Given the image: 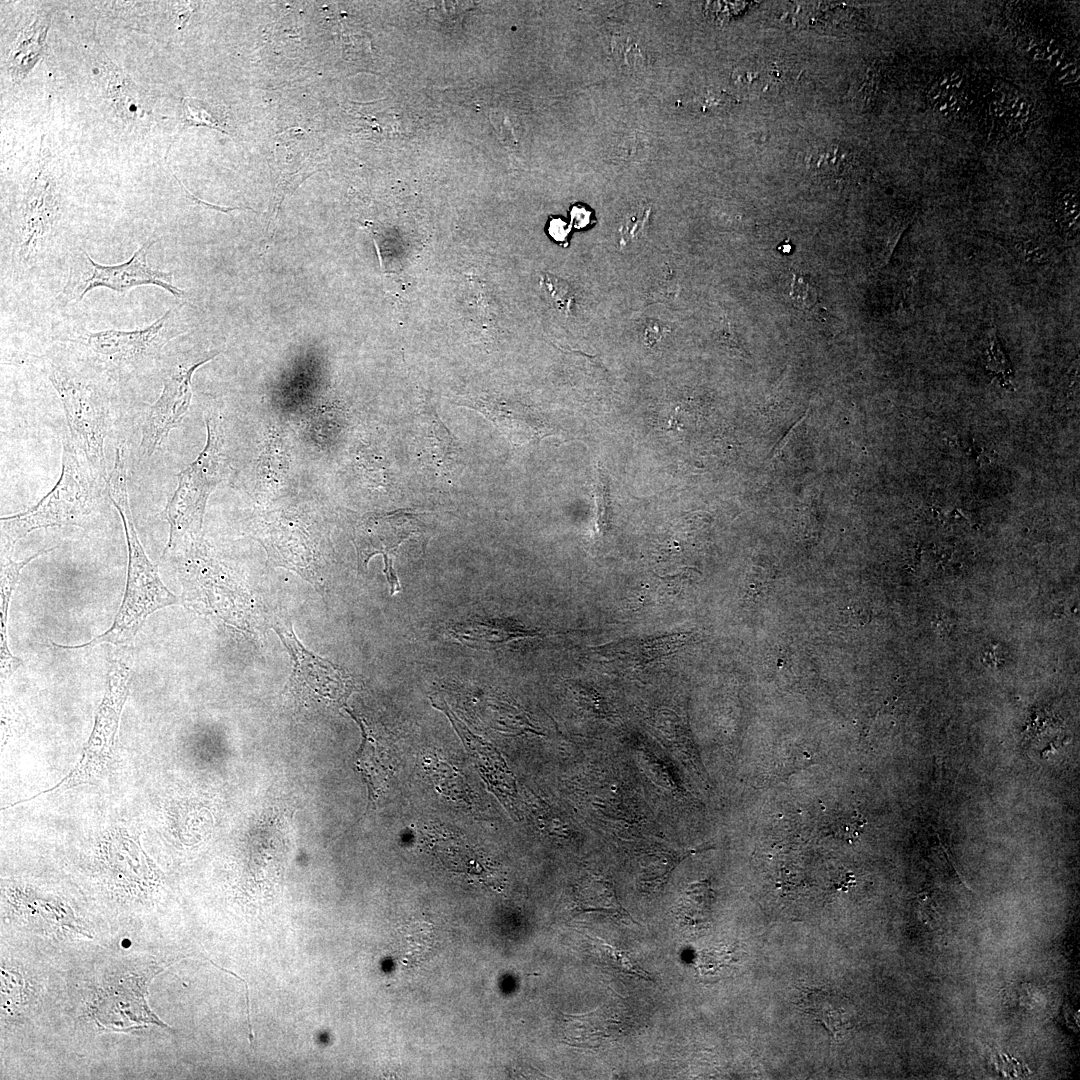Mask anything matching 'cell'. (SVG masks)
<instances>
[{
	"label": "cell",
	"instance_id": "cell-5",
	"mask_svg": "<svg viewBox=\"0 0 1080 1080\" xmlns=\"http://www.w3.org/2000/svg\"><path fill=\"white\" fill-rule=\"evenodd\" d=\"M206 444L197 458L178 474V483L164 514L169 524L171 548L188 537L200 535L207 500L225 479L229 463L222 419L206 414Z\"/></svg>",
	"mask_w": 1080,
	"mask_h": 1080
},
{
	"label": "cell",
	"instance_id": "cell-6",
	"mask_svg": "<svg viewBox=\"0 0 1080 1080\" xmlns=\"http://www.w3.org/2000/svg\"><path fill=\"white\" fill-rule=\"evenodd\" d=\"M133 663V646H116L109 660L105 693L82 758L54 789H67L91 782L109 762L116 742L120 715L129 692Z\"/></svg>",
	"mask_w": 1080,
	"mask_h": 1080
},
{
	"label": "cell",
	"instance_id": "cell-2",
	"mask_svg": "<svg viewBox=\"0 0 1080 1080\" xmlns=\"http://www.w3.org/2000/svg\"><path fill=\"white\" fill-rule=\"evenodd\" d=\"M57 483L34 506L1 517V557H11L16 543L34 530L96 525L106 509V482L90 468L72 441L62 437V463Z\"/></svg>",
	"mask_w": 1080,
	"mask_h": 1080
},
{
	"label": "cell",
	"instance_id": "cell-14",
	"mask_svg": "<svg viewBox=\"0 0 1080 1080\" xmlns=\"http://www.w3.org/2000/svg\"><path fill=\"white\" fill-rule=\"evenodd\" d=\"M346 711L361 729L362 740L356 752L355 765L367 785L369 800L374 802L383 791L391 775L388 756L366 721L349 709H346Z\"/></svg>",
	"mask_w": 1080,
	"mask_h": 1080
},
{
	"label": "cell",
	"instance_id": "cell-1",
	"mask_svg": "<svg viewBox=\"0 0 1080 1080\" xmlns=\"http://www.w3.org/2000/svg\"><path fill=\"white\" fill-rule=\"evenodd\" d=\"M125 455L122 446L116 448L106 482L107 495L121 517L128 548L127 581L122 604L110 628L101 635L81 645L53 644L55 647L76 649L103 643L132 645L134 637L151 614L181 603V599L163 584L157 566L148 558L138 537L129 502Z\"/></svg>",
	"mask_w": 1080,
	"mask_h": 1080
},
{
	"label": "cell",
	"instance_id": "cell-13",
	"mask_svg": "<svg viewBox=\"0 0 1080 1080\" xmlns=\"http://www.w3.org/2000/svg\"><path fill=\"white\" fill-rule=\"evenodd\" d=\"M625 1028L617 1008L606 1005L585 1014L566 1015L563 1034L571 1045L593 1048L617 1039Z\"/></svg>",
	"mask_w": 1080,
	"mask_h": 1080
},
{
	"label": "cell",
	"instance_id": "cell-22",
	"mask_svg": "<svg viewBox=\"0 0 1080 1080\" xmlns=\"http://www.w3.org/2000/svg\"><path fill=\"white\" fill-rule=\"evenodd\" d=\"M790 297L796 309L827 327H836V319L821 305L815 288L802 276L793 274Z\"/></svg>",
	"mask_w": 1080,
	"mask_h": 1080
},
{
	"label": "cell",
	"instance_id": "cell-29",
	"mask_svg": "<svg viewBox=\"0 0 1080 1080\" xmlns=\"http://www.w3.org/2000/svg\"><path fill=\"white\" fill-rule=\"evenodd\" d=\"M384 564H385V568H384L383 572L386 575L387 581H388V583L390 585V594L392 595L395 592L400 590V585H399V581H398V578H397V575H396V571H395V569L393 567V559L388 557V556H384Z\"/></svg>",
	"mask_w": 1080,
	"mask_h": 1080
},
{
	"label": "cell",
	"instance_id": "cell-26",
	"mask_svg": "<svg viewBox=\"0 0 1080 1080\" xmlns=\"http://www.w3.org/2000/svg\"><path fill=\"white\" fill-rule=\"evenodd\" d=\"M598 951L602 955L603 961L615 970L649 980V976L645 971L637 966L625 952L607 944H599Z\"/></svg>",
	"mask_w": 1080,
	"mask_h": 1080
},
{
	"label": "cell",
	"instance_id": "cell-20",
	"mask_svg": "<svg viewBox=\"0 0 1080 1080\" xmlns=\"http://www.w3.org/2000/svg\"><path fill=\"white\" fill-rule=\"evenodd\" d=\"M452 635L462 643L479 647H496L513 639L534 636L531 631H524L500 624L469 623L454 627Z\"/></svg>",
	"mask_w": 1080,
	"mask_h": 1080
},
{
	"label": "cell",
	"instance_id": "cell-18",
	"mask_svg": "<svg viewBox=\"0 0 1080 1080\" xmlns=\"http://www.w3.org/2000/svg\"><path fill=\"white\" fill-rule=\"evenodd\" d=\"M712 902V890L707 881L687 886L675 903L674 914L678 922L687 928L702 929L708 923Z\"/></svg>",
	"mask_w": 1080,
	"mask_h": 1080
},
{
	"label": "cell",
	"instance_id": "cell-32",
	"mask_svg": "<svg viewBox=\"0 0 1080 1080\" xmlns=\"http://www.w3.org/2000/svg\"><path fill=\"white\" fill-rule=\"evenodd\" d=\"M785 243L786 244H780L777 249L782 253H790L792 246L788 243V240L785 241Z\"/></svg>",
	"mask_w": 1080,
	"mask_h": 1080
},
{
	"label": "cell",
	"instance_id": "cell-10",
	"mask_svg": "<svg viewBox=\"0 0 1080 1080\" xmlns=\"http://www.w3.org/2000/svg\"><path fill=\"white\" fill-rule=\"evenodd\" d=\"M58 202L53 181L40 173L21 202L17 227L9 244L18 272L27 271L43 254L56 221Z\"/></svg>",
	"mask_w": 1080,
	"mask_h": 1080
},
{
	"label": "cell",
	"instance_id": "cell-21",
	"mask_svg": "<svg viewBox=\"0 0 1080 1080\" xmlns=\"http://www.w3.org/2000/svg\"><path fill=\"white\" fill-rule=\"evenodd\" d=\"M808 171L819 177L842 176L851 164V153L842 144L828 142L809 149L804 157Z\"/></svg>",
	"mask_w": 1080,
	"mask_h": 1080
},
{
	"label": "cell",
	"instance_id": "cell-28",
	"mask_svg": "<svg viewBox=\"0 0 1080 1080\" xmlns=\"http://www.w3.org/2000/svg\"><path fill=\"white\" fill-rule=\"evenodd\" d=\"M647 219V213L643 216H632L622 227L621 237L622 243L627 244L630 241L638 239L644 231V224Z\"/></svg>",
	"mask_w": 1080,
	"mask_h": 1080
},
{
	"label": "cell",
	"instance_id": "cell-24",
	"mask_svg": "<svg viewBox=\"0 0 1080 1080\" xmlns=\"http://www.w3.org/2000/svg\"><path fill=\"white\" fill-rule=\"evenodd\" d=\"M183 109L184 128L190 126H207L216 129L222 133H226V131L222 128V125L224 124L218 119H216L212 114H210L205 109L202 102L193 98H184Z\"/></svg>",
	"mask_w": 1080,
	"mask_h": 1080
},
{
	"label": "cell",
	"instance_id": "cell-12",
	"mask_svg": "<svg viewBox=\"0 0 1080 1080\" xmlns=\"http://www.w3.org/2000/svg\"><path fill=\"white\" fill-rule=\"evenodd\" d=\"M417 531L415 520L407 513L371 514L355 530L358 567L366 570L370 558L382 554L391 558L399 546Z\"/></svg>",
	"mask_w": 1080,
	"mask_h": 1080
},
{
	"label": "cell",
	"instance_id": "cell-23",
	"mask_svg": "<svg viewBox=\"0 0 1080 1080\" xmlns=\"http://www.w3.org/2000/svg\"><path fill=\"white\" fill-rule=\"evenodd\" d=\"M541 286L549 296L554 307L562 313L569 314L574 302V294L571 287L561 279L545 274L541 277Z\"/></svg>",
	"mask_w": 1080,
	"mask_h": 1080
},
{
	"label": "cell",
	"instance_id": "cell-30",
	"mask_svg": "<svg viewBox=\"0 0 1080 1080\" xmlns=\"http://www.w3.org/2000/svg\"><path fill=\"white\" fill-rule=\"evenodd\" d=\"M572 221L577 228H583L589 223L590 212L584 208L575 206L571 211Z\"/></svg>",
	"mask_w": 1080,
	"mask_h": 1080
},
{
	"label": "cell",
	"instance_id": "cell-9",
	"mask_svg": "<svg viewBox=\"0 0 1080 1080\" xmlns=\"http://www.w3.org/2000/svg\"><path fill=\"white\" fill-rule=\"evenodd\" d=\"M217 355L176 363L164 371L161 393L149 407L141 427L138 463L148 461L181 424L190 406L194 372Z\"/></svg>",
	"mask_w": 1080,
	"mask_h": 1080
},
{
	"label": "cell",
	"instance_id": "cell-19",
	"mask_svg": "<svg viewBox=\"0 0 1080 1080\" xmlns=\"http://www.w3.org/2000/svg\"><path fill=\"white\" fill-rule=\"evenodd\" d=\"M575 909L581 913L598 911L620 918L629 916L619 903L613 886L601 878L583 880L576 893Z\"/></svg>",
	"mask_w": 1080,
	"mask_h": 1080
},
{
	"label": "cell",
	"instance_id": "cell-7",
	"mask_svg": "<svg viewBox=\"0 0 1080 1080\" xmlns=\"http://www.w3.org/2000/svg\"><path fill=\"white\" fill-rule=\"evenodd\" d=\"M154 243V240H147L127 261L113 265L96 263L83 251L76 268L71 269L62 293L64 300L67 303L79 302L89 291L98 287L125 294L135 287L147 285L160 287L175 298L182 299L185 292L174 285L173 274L149 266L147 256Z\"/></svg>",
	"mask_w": 1080,
	"mask_h": 1080
},
{
	"label": "cell",
	"instance_id": "cell-11",
	"mask_svg": "<svg viewBox=\"0 0 1080 1080\" xmlns=\"http://www.w3.org/2000/svg\"><path fill=\"white\" fill-rule=\"evenodd\" d=\"M256 539L264 546L276 566L295 571L320 593L325 590V571L317 542L305 524L281 516L266 523Z\"/></svg>",
	"mask_w": 1080,
	"mask_h": 1080
},
{
	"label": "cell",
	"instance_id": "cell-8",
	"mask_svg": "<svg viewBox=\"0 0 1080 1080\" xmlns=\"http://www.w3.org/2000/svg\"><path fill=\"white\" fill-rule=\"evenodd\" d=\"M271 627L279 636L292 662L289 679L292 692L319 702L343 704L355 687L348 671L304 647L289 620L277 619Z\"/></svg>",
	"mask_w": 1080,
	"mask_h": 1080
},
{
	"label": "cell",
	"instance_id": "cell-4",
	"mask_svg": "<svg viewBox=\"0 0 1080 1080\" xmlns=\"http://www.w3.org/2000/svg\"><path fill=\"white\" fill-rule=\"evenodd\" d=\"M47 364L48 378L63 405L72 441L92 471L107 482L105 442L112 426L107 392L81 369L50 358Z\"/></svg>",
	"mask_w": 1080,
	"mask_h": 1080
},
{
	"label": "cell",
	"instance_id": "cell-31",
	"mask_svg": "<svg viewBox=\"0 0 1080 1080\" xmlns=\"http://www.w3.org/2000/svg\"><path fill=\"white\" fill-rule=\"evenodd\" d=\"M565 227H566V225L562 220H560V219L551 220L550 223H549L550 235L554 239H556L558 241H562L565 238L566 234L568 233V231H567V229H565Z\"/></svg>",
	"mask_w": 1080,
	"mask_h": 1080
},
{
	"label": "cell",
	"instance_id": "cell-27",
	"mask_svg": "<svg viewBox=\"0 0 1080 1080\" xmlns=\"http://www.w3.org/2000/svg\"><path fill=\"white\" fill-rule=\"evenodd\" d=\"M1014 250L1021 261L1027 264H1046L1050 258V252L1044 244L1032 241H1021L1014 244Z\"/></svg>",
	"mask_w": 1080,
	"mask_h": 1080
},
{
	"label": "cell",
	"instance_id": "cell-15",
	"mask_svg": "<svg viewBox=\"0 0 1080 1080\" xmlns=\"http://www.w3.org/2000/svg\"><path fill=\"white\" fill-rule=\"evenodd\" d=\"M56 547L42 549L22 561H14L12 557H1V585H0V668L1 679L10 677L21 665L20 658L14 656L8 646L7 624L8 610L14 587L18 581L22 569L35 558L42 554L53 551Z\"/></svg>",
	"mask_w": 1080,
	"mask_h": 1080
},
{
	"label": "cell",
	"instance_id": "cell-25",
	"mask_svg": "<svg viewBox=\"0 0 1080 1080\" xmlns=\"http://www.w3.org/2000/svg\"><path fill=\"white\" fill-rule=\"evenodd\" d=\"M771 77L766 67L750 65L737 69L735 79L740 88L753 93L764 91Z\"/></svg>",
	"mask_w": 1080,
	"mask_h": 1080
},
{
	"label": "cell",
	"instance_id": "cell-17",
	"mask_svg": "<svg viewBox=\"0 0 1080 1080\" xmlns=\"http://www.w3.org/2000/svg\"><path fill=\"white\" fill-rule=\"evenodd\" d=\"M807 1013L819 1021L835 1039L850 1026L842 1000L825 990H810L803 999Z\"/></svg>",
	"mask_w": 1080,
	"mask_h": 1080
},
{
	"label": "cell",
	"instance_id": "cell-3",
	"mask_svg": "<svg viewBox=\"0 0 1080 1080\" xmlns=\"http://www.w3.org/2000/svg\"><path fill=\"white\" fill-rule=\"evenodd\" d=\"M176 309L170 308L143 328L83 331L68 342L91 370L112 380H125L156 364L167 343L178 335L173 325Z\"/></svg>",
	"mask_w": 1080,
	"mask_h": 1080
},
{
	"label": "cell",
	"instance_id": "cell-16",
	"mask_svg": "<svg viewBox=\"0 0 1080 1080\" xmlns=\"http://www.w3.org/2000/svg\"><path fill=\"white\" fill-rule=\"evenodd\" d=\"M48 27L49 18L37 16L19 34L8 58V71L15 82L25 78L43 55Z\"/></svg>",
	"mask_w": 1080,
	"mask_h": 1080
}]
</instances>
